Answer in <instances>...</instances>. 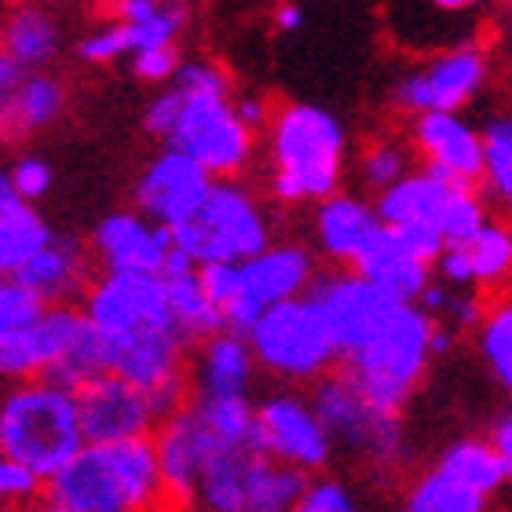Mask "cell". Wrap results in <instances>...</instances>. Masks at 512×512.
I'll return each mask as SVG.
<instances>
[{"mask_svg": "<svg viewBox=\"0 0 512 512\" xmlns=\"http://www.w3.org/2000/svg\"><path fill=\"white\" fill-rule=\"evenodd\" d=\"M483 187L512 209V118H491L480 128Z\"/></svg>", "mask_w": 512, "mask_h": 512, "instance_id": "obj_35", "label": "cell"}, {"mask_svg": "<svg viewBox=\"0 0 512 512\" xmlns=\"http://www.w3.org/2000/svg\"><path fill=\"white\" fill-rule=\"evenodd\" d=\"M103 271H147L158 275L172 249L169 227L154 224L143 213H110L103 216L88 242Z\"/></svg>", "mask_w": 512, "mask_h": 512, "instance_id": "obj_17", "label": "cell"}, {"mask_svg": "<svg viewBox=\"0 0 512 512\" xmlns=\"http://www.w3.org/2000/svg\"><path fill=\"white\" fill-rule=\"evenodd\" d=\"M22 74H26V70H22L15 59H8V55L0 52V110L8 107V99L15 96V88H19Z\"/></svg>", "mask_w": 512, "mask_h": 512, "instance_id": "obj_51", "label": "cell"}, {"mask_svg": "<svg viewBox=\"0 0 512 512\" xmlns=\"http://www.w3.org/2000/svg\"><path fill=\"white\" fill-rule=\"evenodd\" d=\"M81 311L74 304H52L26 326L0 330V381H26L41 377L44 366L63 352V344L81 326Z\"/></svg>", "mask_w": 512, "mask_h": 512, "instance_id": "obj_18", "label": "cell"}, {"mask_svg": "<svg viewBox=\"0 0 512 512\" xmlns=\"http://www.w3.org/2000/svg\"><path fill=\"white\" fill-rule=\"evenodd\" d=\"M403 505L410 512H483L487 498L465 487L461 480H454V476H447L443 469H428L410 483Z\"/></svg>", "mask_w": 512, "mask_h": 512, "instance_id": "obj_33", "label": "cell"}, {"mask_svg": "<svg viewBox=\"0 0 512 512\" xmlns=\"http://www.w3.org/2000/svg\"><path fill=\"white\" fill-rule=\"evenodd\" d=\"M15 202H19V194H15V187H11V176L8 172H0V213Z\"/></svg>", "mask_w": 512, "mask_h": 512, "instance_id": "obj_54", "label": "cell"}, {"mask_svg": "<svg viewBox=\"0 0 512 512\" xmlns=\"http://www.w3.org/2000/svg\"><path fill=\"white\" fill-rule=\"evenodd\" d=\"M41 476L30 472L22 461L0 454V509H26L41 502Z\"/></svg>", "mask_w": 512, "mask_h": 512, "instance_id": "obj_39", "label": "cell"}, {"mask_svg": "<svg viewBox=\"0 0 512 512\" xmlns=\"http://www.w3.org/2000/svg\"><path fill=\"white\" fill-rule=\"evenodd\" d=\"M169 235L172 246L191 256L194 264H209V260H246L260 253L271 242V224L253 191L235 180H213L194 216L172 227Z\"/></svg>", "mask_w": 512, "mask_h": 512, "instance_id": "obj_7", "label": "cell"}, {"mask_svg": "<svg viewBox=\"0 0 512 512\" xmlns=\"http://www.w3.org/2000/svg\"><path fill=\"white\" fill-rule=\"evenodd\" d=\"M85 315V311H81ZM107 370V355H103V341H99L96 326L88 319H81V326L74 330V337L63 344V352L55 355L52 363L44 366V381L52 384H63L74 392L77 384L88 381V377H96Z\"/></svg>", "mask_w": 512, "mask_h": 512, "instance_id": "obj_31", "label": "cell"}, {"mask_svg": "<svg viewBox=\"0 0 512 512\" xmlns=\"http://www.w3.org/2000/svg\"><path fill=\"white\" fill-rule=\"evenodd\" d=\"M417 158L436 176H447L465 187L483 183V139L480 128H472L458 110H425L414 114V132H410Z\"/></svg>", "mask_w": 512, "mask_h": 512, "instance_id": "obj_16", "label": "cell"}, {"mask_svg": "<svg viewBox=\"0 0 512 512\" xmlns=\"http://www.w3.org/2000/svg\"><path fill=\"white\" fill-rule=\"evenodd\" d=\"M256 410V450L297 465L304 472H322L333 458V439L322 428L319 414L297 392L267 395Z\"/></svg>", "mask_w": 512, "mask_h": 512, "instance_id": "obj_10", "label": "cell"}, {"mask_svg": "<svg viewBox=\"0 0 512 512\" xmlns=\"http://www.w3.org/2000/svg\"><path fill=\"white\" fill-rule=\"evenodd\" d=\"M465 256L472 267V286L491 289L512 278V227L498 220H483V227L465 242Z\"/></svg>", "mask_w": 512, "mask_h": 512, "instance_id": "obj_32", "label": "cell"}, {"mask_svg": "<svg viewBox=\"0 0 512 512\" xmlns=\"http://www.w3.org/2000/svg\"><path fill=\"white\" fill-rule=\"evenodd\" d=\"M483 220H487V213H483L476 187H454V194L447 198V209L439 216V235L447 246H465L483 227Z\"/></svg>", "mask_w": 512, "mask_h": 512, "instance_id": "obj_36", "label": "cell"}, {"mask_svg": "<svg viewBox=\"0 0 512 512\" xmlns=\"http://www.w3.org/2000/svg\"><path fill=\"white\" fill-rule=\"evenodd\" d=\"M41 502L52 512L158 509L161 472L150 432L114 443H85L41 483Z\"/></svg>", "mask_w": 512, "mask_h": 512, "instance_id": "obj_2", "label": "cell"}, {"mask_svg": "<svg viewBox=\"0 0 512 512\" xmlns=\"http://www.w3.org/2000/svg\"><path fill=\"white\" fill-rule=\"evenodd\" d=\"M505 8H509V15H512V0H505Z\"/></svg>", "mask_w": 512, "mask_h": 512, "instance_id": "obj_55", "label": "cell"}, {"mask_svg": "<svg viewBox=\"0 0 512 512\" xmlns=\"http://www.w3.org/2000/svg\"><path fill=\"white\" fill-rule=\"evenodd\" d=\"M209 187H213V176L194 158H187L183 150L169 147L161 150L158 158H150L147 169L139 172L136 205L139 213L150 216L154 224L172 231L187 216H194V209L205 202Z\"/></svg>", "mask_w": 512, "mask_h": 512, "instance_id": "obj_15", "label": "cell"}, {"mask_svg": "<svg viewBox=\"0 0 512 512\" xmlns=\"http://www.w3.org/2000/svg\"><path fill=\"white\" fill-rule=\"evenodd\" d=\"M11 187L19 194V202H41L52 191V169L41 158H19L11 165Z\"/></svg>", "mask_w": 512, "mask_h": 512, "instance_id": "obj_46", "label": "cell"}, {"mask_svg": "<svg viewBox=\"0 0 512 512\" xmlns=\"http://www.w3.org/2000/svg\"><path fill=\"white\" fill-rule=\"evenodd\" d=\"M275 26L282 33H293L304 26V11H300V4H293V0H286V4H278L275 8Z\"/></svg>", "mask_w": 512, "mask_h": 512, "instance_id": "obj_52", "label": "cell"}, {"mask_svg": "<svg viewBox=\"0 0 512 512\" xmlns=\"http://www.w3.org/2000/svg\"><path fill=\"white\" fill-rule=\"evenodd\" d=\"M436 469H443L447 476H454V480H461L465 487H472V491H480L487 502L509 483L505 461L498 458V450H494L491 443H483V439H458V443H450V447L439 454Z\"/></svg>", "mask_w": 512, "mask_h": 512, "instance_id": "obj_29", "label": "cell"}, {"mask_svg": "<svg viewBox=\"0 0 512 512\" xmlns=\"http://www.w3.org/2000/svg\"><path fill=\"white\" fill-rule=\"evenodd\" d=\"M183 107V92L176 85H169L165 92H158V96H150L147 110H143V128H147L150 136H169V128L176 125V114H180Z\"/></svg>", "mask_w": 512, "mask_h": 512, "instance_id": "obj_47", "label": "cell"}, {"mask_svg": "<svg viewBox=\"0 0 512 512\" xmlns=\"http://www.w3.org/2000/svg\"><path fill=\"white\" fill-rule=\"evenodd\" d=\"M158 275L161 286H165V297H169L172 319H176V326L183 330L187 341H202L209 333L224 330L220 308L205 297L202 282H198V264H194L191 256L172 246Z\"/></svg>", "mask_w": 512, "mask_h": 512, "instance_id": "obj_24", "label": "cell"}, {"mask_svg": "<svg viewBox=\"0 0 512 512\" xmlns=\"http://www.w3.org/2000/svg\"><path fill=\"white\" fill-rule=\"evenodd\" d=\"M44 311V304L33 297L30 289L15 282L11 275H0V330H15L26 326Z\"/></svg>", "mask_w": 512, "mask_h": 512, "instance_id": "obj_40", "label": "cell"}, {"mask_svg": "<svg viewBox=\"0 0 512 512\" xmlns=\"http://www.w3.org/2000/svg\"><path fill=\"white\" fill-rule=\"evenodd\" d=\"M454 187H465V183H454L447 176H436L432 169H410L406 176L377 191V216L381 224H406V220H425V224L439 227V216L447 209V198L454 194Z\"/></svg>", "mask_w": 512, "mask_h": 512, "instance_id": "obj_26", "label": "cell"}, {"mask_svg": "<svg viewBox=\"0 0 512 512\" xmlns=\"http://www.w3.org/2000/svg\"><path fill=\"white\" fill-rule=\"evenodd\" d=\"M169 85H176L180 92H231V77L224 66L209 63V59H180Z\"/></svg>", "mask_w": 512, "mask_h": 512, "instance_id": "obj_41", "label": "cell"}, {"mask_svg": "<svg viewBox=\"0 0 512 512\" xmlns=\"http://www.w3.org/2000/svg\"><path fill=\"white\" fill-rule=\"evenodd\" d=\"M194 359V392L198 395H249L256 359L242 333L216 330L202 337Z\"/></svg>", "mask_w": 512, "mask_h": 512, "instance_id": "obj_25", "label": "cell"}, {"mask_svg": "<svg viewBox=\"0 0 512 512\" xmlns=\"http://www.w3.org/2000/svg\"><path fill=\"white\" fill-rule=\"evenodd\" d=\"M476 330H480V355L487 370L505 392H512V293L487 304Z\"/></svg>", "mask_w": 512, "mask_h": 512, "instance_id": "obj_34", "label": "cell"}, {"mask_svg": "<svg viewBox=\"0 0 512 512\" xmlns=\"http://www.w3.org/2000/svg\"><path fill=\"white\" fill-rule=\"evenodd\" d=\"M297 509L300 512H352L355 498H352V491L337 480H308Z\"/></svg>", "mask_w": 512, "mask_h": 512, "instance_id": "obj_45", "label": "cell"}, {"mask_svg": "<svg viewBox=\"0 0 512 512\" xmlns=\"http://www.w3.org/2000/svg\"><path fill=\"white\" fill-rule=\"evenodd\" d=\"M165 143L198 161L213 180H235L253 161L256 132L235 114L231 92H183Z\"/></svg>", "mask_w": 512, "mask_h": 512, "instance_id": "obj_8", "label": "cell"}, {"mask_svg": "<svg viewBox=\"0 0 512 512\" xmlns=\"http://www.w3.org/2000/svg\"><path fill=\"white\" fill-rule=\"evenodd\" d=\"M121 55H132V37H128V26L118 19H110L107 26H99V30L85 33L81 41H77V59L81 63H92V66H107Z\"/></svg>", "mask_w": 512, "mask_h": 512, "instance_id": "obj_38", "label": "cell"}, {"mask_svg": "<svg viewBox=\"0 0 512 512\" xmlns=\"http://www.w3.org/2000/svg\"><path fill=\"white\" fill-rule=\"evenodd\" d=\"M395 231V238H399V246L406 249V253L414 256V260H421V264H436V256L443 253V235H439L436 224H425V220H406V224H388Z\"/></svg>", "mask_w": 512, "mask_h": 512, "instance_id": "obj_43", "label": "cell"}, {"mask_svg": "<svg viewBox=\"0 0 512 512\" xmlns=\"http://www.w3.org/2000/svg\"><path fill=\"white\" fill-rule=\"evenodd\" d=\"M52 238V227L30 202H15L0 213V275H15Z\"/></svg>", "mask_w": 512, "mask_h": 512, "instance_id": "obj_30", "label": "cell"}, {"mask_svg": "<svg viewBox=\"0 0 512 512\" xmlns=\"http://www.w3.org/2000/svg\"><path fill=\"white\" fill-rule=\"evenodd\" d=\"M180 66V48L176 44H154V48H139L132 52V74L147 85H169V77Z\"/></svg>", "mask_w": 512, "mask_h": 512, "instance_id": "obj_44", "label": "cell"}, {"mask_svg": "<svg viewBox=\"0 0 512 512\" xmlns=\"http://www.w3.org/2000/svg\"><path fill=\"white\" fill-rule=\"evenodd\" d=\"M85 319L96 326L107 370L150 392L165 381L187 377V337L172 319L161 275L147 271H103L85 289Z\"/></svg>", "mask_w": 512, "mask_h": 512, "instance_id": "obj_1", "label": "cell"}, {"mask_svg": "<svg viewBox=\"0 0 512 512\" xmlns=\"http://www.w3.org/2000/svg\"><path fill=\"white\" fill-rule=\"evenodd\" d=\"M256 366L278 381H315L337 363L330 322L308 293L267 304L246 333Z\"/></svg>", "mask_w": 512, "mask_h": 512, "instance_id": "obj_6", "label": "cell"}, {"mask_svg": "<svg viewBox=\"0 0 512 512\" xmlns=\"http://www.w3.org/2000/svg\"><path fill=\"white\" fill-rule=\"evenodd\" d=\"M377 227H381V216L374 202H366L359 194L333 191L315 202V242L333 264H352Z\"/></svg>", "mask_w": 512, "mask_h": 512, "instance_id": "obj_21", "label": "cell"}, {"mask_svg": "<svg viewBox=\"0 0 512 512\" xmlns=\"http://www.w3.org/2000/svg\"><path fill=\"white\" fill-rule=\"evenodd\" d=\"M428 319L417 304L399 300L388 319L374 330V337L355 352L341 355V374L355 384V392L381 414L403 417L406 403L425 381L428 370Z\"/></svg>", "mask_w": 512, "mask_h": 512, "instance_id": "obj_4", "label": "cell"}, {"mask_svg": "<svg viewBox=\"0 0 512 512\" xmlns=\"http://www.w3.org/2000/svg\"><path fill=\"white\" fill-rule=\"evenodd\" d=\"M213 447H224V443H216L191 403L180 406L176 414L161 417L158 436H154L161 502L176 505V509H191L194 494H198V476H202L205 458L213 454Z\"/></svg>", "mask_w": 512, "mask_h": 512, "instance_id": "obj_13", "label": "cell"}, {"mask_svg": "<svg viewBox=\"0 0 512 512\" xmlns=\"http://www.w3.org/2000/svg\"><path fill=\"white\" fill-rule=\"evenodd\" d=\"M85 447L74 392L44 377H26L0 399V454L48 480Z\"/></svg>", "mask_w": 512, "mask_h": 512, "instance_id": "obj_5", "label": "cell"}, {"mask_svg": "<svg viewBox=\"0 0 512 512\" xmlns=\"http://www.w3.org/2000/svg\"><path fill=\"white\" fill-rule=\"evenodd\" d=\"M231 107H235V114L246 121L253 132L267 128V121H271V107H267L260 96H238V99H231Z\"/></svg>", "mask_w": 512, "mask_h": 512, "instance_id": "obj_48", "label": "cell"}, {"mask_svg": "<svg viewBox=\"0 0 512 512\" xmlns=\"http://www.w3.org/2000/svg\"><path fill=\"white\" fill-rule=\"evenodd\" d=\"M308 403L319 414L322 428L330 432L333 447L341 443L344 450L381 469H395L403 461V417L374 410L344 374L326 370L322 377H315Z\"/></svg>", "mask_w": 512, "mask_h": 512, "instance_id": "obj_9", "label": "cell"}, {"mask_svg": "<svg viewBox=\"0 0 512 512\" xmlns=\"http://www.w3.org/2000/svg\"><path fill=\"white\" fill-rule=\"evenodd\" d=\"M308 297L319 304L326 322H330V333L333 341H337V359L370 341L377 326L388 319V311L399 304V300L388 297L381 286H374L359 271L315 275L308 286Z\"/></svg>", "mask_w": 512, "mask_h": 512, "instance_id": "obj_11", "label": "cell"}, {"mask_svg": "<svg viewBox=\"0 0 512 512\" xmlns=\"http://www.w3.org/2000/svg\"><path fill=\"white\" fill-rule=\"evenodd\" d=\"M436 11H472V8H480L483 0H428Z\"/></svg>", "mask_w": 512, "mask_h": 512, "instance_id": "obj_53", "label": "cell"}, {"mask_svg": "<svg viewBox=\"0 0 512 512\" xmlns=\"http://www.w3.org/2000/svg\"><path fill=\"white\" fill-rule=\"evenodd\" d=\"M308 487V472L297 465L253 450L242 476V512H286L297 509L300 494Z\"/></svg>", "mask_w": 512, "mask_h": 512, "instance_id": "obj_27", "label": "cell"}, {"mask_svg": "<svg viewBox=\"0 0 512 512\" xmlns=\"http://www.w3.org/2000/svg\"><path fill=\"white\" fill-rule=\"evenodd\" d=\"M491 447L498 450V458L505 461V472H509V483H512V410L498 421V425H494Z\"/></svg>", "mask_w": 512, "mask_h": 512, "instance_id": "obj_50", "label": "cell"}, {"mask_svg": "<svg viewBox=\"0 0 512 512\" xmlns=\"http://www.w3.org/2000/svg\"><path fill=\"white\" fill-rule=\"evenodd\" d=\"M352 271L366 275L374 286H381L388 297L406 300V304H414L417 293H421L425 282L432 278V267L406 253L388 224H381L374 235L366 238V246L359 249L352 260Z\"/></svg>", "mask_w": 512, "mask_h": 512, "instance_id": "obj_22", "label": "cell"}, {"mask_svg": "<svg viewBox=\"0 0 512 512\" xmlns=\"http://www.w3.org/2000/svg\"><path fill=\"white\" fill-rule=\"evenodd\" d=\"M161 4L165 0H114V19L125 22V26H136V22L150 19Z\"/></svg>", "mask_w": 512, "mask_h": 512, "instance_id": "obj_49", "label": "cell"}, {"mask_svg": "<svg viewBox=\"0 0 512 512\" xmlns=\"http://www.w3.org/2000/svg\"><path fill=\"white\" fill-rule=\"evenodd\" d=\"M242 267V293H249L260 304H275V300H289L308 293L311 278L319 275L315 271V256L304 246H293V242H282V246H271L267 242L260 253L238 260Z\"/></svg>", "mask_w": 512, "mask_h": 512, "instance_id": "obj_20", "label": "cell"}, {"mask_svg": "<svg viewBox=\"0 0 512 512\" xmlns=\"http://www.w3.org/2000/svg\"><path fill=\"white\" fill-rule=\"evenodd\" d=\"M92 249L81 238L70 235H52L26 264L15 271V282L30 289L33 297L41 300L44 308L52 304H74L77 297H85L88 282H92Z\"/></svg>", "mask_w": 512, "mask_h": 512, "instance_id": "obj_19", "label": "cell"}, {"mask_svg": "<svg viewBox=\"0 0 512 512\" xmlns=\"http://www.w3.org/2000/svg\"><path fill=\"white\" fill-rule=\"evenodd\" d=\"M0 52L22 70H44L59 55V26L37 4H19L8 19H0Z\"/></svg>", "mask_w": 512, "mask_h": 512, "instance_id": "obj_28", "label": "cell"}, {"mask_svg": "<svg viewBox=\"0 0 512 512\" xmlns=\"http://www.w3.org/2000/svg\"><path fill=\"white\" fill-rule=\"evenodd\" d=\"M74 406L85 443H114V439L128 436H147L154 428V414H150L143 392L114 370H103V374L77 384Z\"/></svg>", "mask_w": 512, "mask_h": 512, "instance_id": "obj_14", "label": "cell"}, {"mask_svg": "<svg viewBox=\"0 0 512 512\" xmlns=\"http://www.w3.org/2000/svg\"><path fill=\"white\" fill-rule=\"evenodd\" d=\"M271 147V194L282 205L322 202L341 191L348 132L330 110L289 103L267 121Z\"/></svg>", "mask_w": 512, "mask_h": 512, "instance_id": "obj_3", "label": "cell"}, {"mask_svg": "<svg viewBox=\"0 0 512 512\" xmlns=\"http://www.w3.org/2000/svg\"><path fill=\"white\" fill-rule=\"evenodd\" d=\"M198 282H202L205 297L213 300L216 308H224L227 300L242 293V267L238 260H209V264H198Z\"/></svg>", "mask_w": 512, "mask_h": 512, "instance_id": "obj_42", "label": "cell"}, {"mask_svg": "<svg viewBox=\"0 0 512 512\" xmlns=\"http://www.w3.org/2000/svg\"><path fill=\"white\" fill-rule=\"evenodd\" d=\"M66 110V88L59 77L44 70H26L8 99V107L0 110V143H26L30 136L44 132L48 125L63 118Z\"/></svg>", "mask_w": 512, "mask_h": 512, "instance_id": "obj_23", "label": "cell"}, {"mask_svg": "<svg viewBox=\"0 0 512 512\" xmlns=\"http://www.w3.org/2000/svg\"><path fill=\"white\" fill-rule=\"evenodd\" d=\"M487 81V59L480 48H450L439 52L421 70H410L395 81L392 99L406 114H425V110H461L480 96Z\"/></svg>", "mask_w": 512, "mask_h": 512, "instance_id": "obj_12", "label": "cell"}, {"mask_svg": "<svg viewBox=\"0 0 512 512\" xmlns=\"http://www.w3.org/2000/svg\"><path fill=\"white\" fill-rule=\"evenodd\" d=\"M414 169V150L399 143V139H384V143H374V147L363 154V183L370 191H384V187H392L399 176Z\"/></svg>", "mask_w": 512, "mask_h": 512, "instance_id": "obj_37", "label": "cell"}]
</instances>
